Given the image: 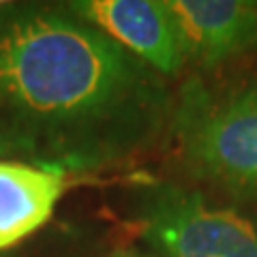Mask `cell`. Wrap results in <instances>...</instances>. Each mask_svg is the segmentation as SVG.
<instances>
[{
  "label": "cell",
  "mask_w": 257,
  "mask_h": 257,
  "mask_svg": "<svg viewBox=\"0 0 257 257\" xmlns=\"http://www.w3.org/2000/svg\"><path fill=\"white\" fill-rule=\"evenodd\" d=\"M170 133L187 174L240 202H257V77L225 92L184 82Z\"/></svg>",
  "instance_id": "cell-2"
},
{
  "label": "cell",
  "mask_w": 257,
  "mask_h": 257,
  "mask_svg": "<svg viewBox=\"0 0 257 257\" xmlns=\"http://www.w3.org/2000/svg\"><path fill=\"white\" fill-rule=\"evenodd\" d=\"M165 77L67 7L0 5V157L60 174L120 165L170 131Z\"/></svg>",
  "instance_id": "cell-1"
},
{
  "label": "cell",
  "mask_w": 257,
  "mask_h": 257,
  "mask_svg": "<svg viewBox=\"0 0 257 257\" xmlns=\"http://www.w3.org/2000/svg\"><path fill=\"white\" fill-rule=\"evenodd\" d=\"M178 30L184 62L210 71L257 47V3L165 0Z\"/></svg>",
  "instance_id": "cell-5"
},
{
  "label": "cell",
  "mask_w": 257,
  "mask_h": 257,
  "mask_svg": "<svg viewBox=\"0 0 257 257\" xmlns=\"http://www.w3.org/2000/svg\"><path fill=\"white\" fill-rule=\"evenodd\" d=\"M64 191V174L0 159V251L50 221Z\"/></svg>",
  "instance_id": "cell-6"
},
{
  "label": "cell",
  "mask_w": 257,
  "mask_h": 257,
  "mask_svg": "<svg viewBox=\"0 0 257 257\" xmlns=\"http://www.w3.org/2000/svg\"><path fill=\"white\" fill-rule=\"evenodd\" d=\"M69 11L92 24L163 77L184 67L178 30L165 0H79Z\"/></svg>",
  "instance_id": "cell-4"
},
{
  "label": "cell",
  "mask_w": 257,
  "mask_h": 257,
  "mask_svg": "<svg viewBox=\"0 0 257 257\" xmlns=\"http://www.w3.org/2000/svg\"><path fill=\"white\" fill-rule=\"evenodd\" d=\"M105 257H161L157 253H146V251H133V248H118V251L109 253Z\"/></svg>",
  "instance_id": "cell-7"
},
{
  "label": "cell",
  "mask_w": 257,
  "mask_h": 257,
  "mask_svg": "<svg viewBox=\"0 0 257 257\" xmlns=\"http://www.w3.org/2000/svg\"><path fill=\"white\" fill-rule=\"evenodd\" d=\"M135 227L161 257H257V227L199 191L152 184L138 193Z\"/></svg>",
  "instance_id": "cell-3"
}]
</instances>
